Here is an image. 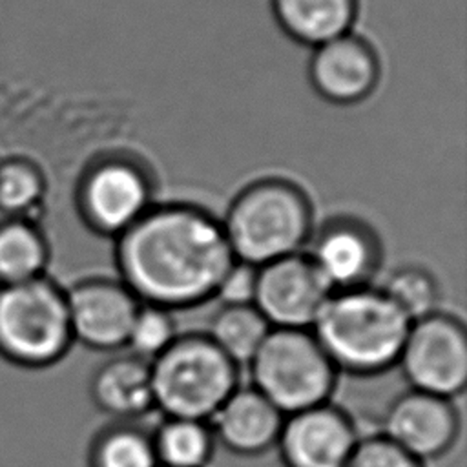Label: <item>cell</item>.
<instances>
[{"mask_svg": "<svg viewBox=\"0 0 467 467\" xmlns=\"http://www.w3.org/2000/svg\"><path fill=\"white\" fill-rule=\"evenodd\" d=\"M119 279L146 305L170 312L201 306L235 261L223 226L208 210L186 204H153L115 237Z\"/></svg>", "mask_w": 467, "mask_h": 467, "instance_id": "6da1fadb", "label": "cell"}, {"mask_svg": "<svg viewBox=\"0 0 467 467\" xmlns=\"http://www.w3.org/2000/svg\"><path fill=\"white\" fill-rule=\"evenodd\" d=\"M409 317L379 286L330 292L314 325V337L337 372L378 376L398 363Z\"/></svg>", "mask_w": 467, "mask_h": 467, "instance_id": "7a4b0ae2", "label": "cell"}, {"mask_svg": "<svg viewBox=\"0 0 467 467\" xmlns=\"http://www.w3.org/2000/svg\"><path fill=\"white\" fill-rule=\"evenodd\" d=\"M221 226L237 261L263 266L305 252L314 234V212L297 184L261 179L235 195Z\"/></svg>", "mask_w": 467, "mask_h": 467, "instance_id": "3957f363", "label": "cell"}, {"mask_svg": "<svg viewBox=\"0 0 467 467\" xmlns=\"http://www.w3.org/2000/svg\"><path fill=\"white\" fill-rule=\"evenodd\" d=\"M150 372L153 403L164 418L208 421L239 387V367L204 332L179 334Z\"/></svg>", "mask_w": 467, "mask_h": 467, "instance_id": "277c9868", "label": "cell"}, {"mask_svg": "<svg viewBox=\"0 0 467 467\" xmlns=\"http://www.w3.org/2000/svg\"><path fill=\"white\" fill-rule=\"evenodd\" d=\"M246 367L252 387L283 416L328 403L337 381L310 328H272Z\"/></svg>", "mask_w": 467, "mask_h": 467, "instance_id": "5b68a950", "label": "cell"}, {"mask_svg": "<svg viewBox=\"0 0 467 467\" xmlns=\"http://www.w3.org/2000/svg\"><path fill=\"white\" fill-rule=\"evenodd\" d=\"M73 345L66 290L47 275L0 286V356L44 368Z\"/></svg>", "mask_w": 467, "mask_h": 467, "instance_id": "8992f818", "label": "cell"}, {"mask_svg": "<svg viewBox=\"0 0 467 467\" xmlns=\"http://www.w3.org/2000/svg\"><path fill=\"white\" fill-rule=\"evenodd\" d=\"M75 202L91 232L115 239L155 204L153 181L140 162L109 155L82 173Z\"/></svg>", "mask_w": 467, "mask_h": 467, "instance_id": "52a82bcc", "label": "cell"}, {"mask_svg": "<svg viewBox=\"0 0 467 467\" xmlns=\"http://www.w3.org/2000/svg\"><path fill=\"white\" fill-rule=\"evenodd\" d=\"M396 365L410 389L454 400L467 383L463 323L440 310L412 321Z\"/></svg>", "mask_w": 467, "mask_h": 467, "instance_id": "ba28073f", "label": "cell"}, {"mask_svg": "<svg viewBox=\"0 0 467 467\" xmlns=\"http://www.w3.org/2000/svg\"><path fill=\"white\" fill-rule=\"evenodd\" d=\"M305 254L330 292L368 286L381 265L379 237L352 217L327 221L312 234Z\"/></svg>", "mask_w": 467, "mask_h": 467, "instance_id": "9c48e42d", "label": "cell"}, {"mask_svg": "<svg viewBox=\"0 0 467 467\" xmlns=\"http://www.w3.org/2000/svg\"><path fill=\"white\" fill-rule=\"evenodd\" d=\"M328 294L305 252L257 266L254 306L272 328H310Z\"/></svg>", "mask_w": 467, "mask_h": 467, "instance_id": "30bf717a", "label": "cell"}, {"mask_svg": "<svg viewBox=\"0 0 467 467\" xmlns=\"http://www.w3.org/2000/svg\"><path fill=\"white\" fill-rule=\"evenodd\" d=\"M73 343L93 350H119L140 301L120 279L89 277L66 290Z\"/></svg>", "mask_w": 467, "mask_h": 467, "instance_id": "8fae6325", "label": "cell"}, {"mask_svg": "<svg viewBox=\"0 0 467 467\" xmlns=\"http://www.w3.org/2000/svg\"><path fill=\"white\" fill-rule=\"evenodd\" d=\"M460 429L462 420L452 400L409 389L387 407L381 434L425 463L443 456L456 443Z\"/></svg>", "mask_w": 467, "mask_h": 467, "instance_id": "7c38bea8", "label": "cell"}, {"mask_svg": "<svg viewBox=\"0 0 467 467\" xmlns=\"http://www.w3.org/2000/svg\"><path fill=\"white\" fill-rule=\"evenodd\" d=\"M358 440L352 418L328 401L285 416L275 449L285 467H345Z\"/></svg>", "mask_w": 467, "mask_h": 467, "instance_id": "4fadbf2b", "label": "cell"}, {"mask_svg": "<svg viewBox=\"0 0 467 467\" xmlns=\"http://www.w3.org/2000/svg\"><path fill=\"white\" fill-rule=\"evenodd\" d=\"M381 75L374 47L354 33H345L317 47L308 62V78L314 91L325 100L350 106L365 100Z\"/></svg>", "mask_w": 467, "mask_h": 467, "instance_id": "5bb4252c", "label": "cell"}, {"mask_svg": "<svg viewBox=\"0 0 467 467\" xmlns=\"http://www.w3.org/2000/svg\"><path fill=\"white\" fill-rule=\"evenodd\" d=\"M285 416L252 385L237 387L208 420L215 443L237 456H259L275 447Z\"/></svg>", "mask_w": 467, "mask_h": 467, "instance_id": "9a60e30c", "label": "cell"}, {"mask_svg": "<svg viewBox=\"0 0 467 467\" xmlns=\"http://www.w3.org/2000/svg\"><path fill=\"white\" fill-rule=\"evenodd\" d=\"M95 407L117 421H135L155 409L150 363L120 354L106 359L89 379Z\"/></svg>", "mask_w": 467, "mask_h": 467, "instance_id": "2e32d148", "label": "cell"}, {"mask_svg": "<svg viewBox=\"0 0 467 467\" xmlns=\"http://www.w3.org/2000/svg\"><path fill=\"white\" fill-rule=\"evenodd\" d=\"M272 9L290 38L317 47L352 31L358 0H272Z\"/></svg>", "mask_w": 467, "mask_h": 467, "instance_id": "e0dca14e", "label": "cell"}, {"mask_svg": "<svg viewBox=\"0 0 467 467\" xmlns=\"http://www.w3.org/2000/svg\"><path fill=\"white\" fill-rule=\"evenodd\" d=\"M49 254L36 219L0 217V286L46 275Z\"/></svg>", "mask_w": 467, "mask_h": 467, "instance_id": "ac0fdd59", "label": "cell"}, {"mask_svg": "<svg viewBox=\"0 0 467 467\" xmlns=\"http://www.w3.org/2000/svg\"><path fill=\"white\" fill-rule=\"evenodd\" d=\"M270 330L254 305H221L204 334L237 367H246Z\"/></svg>", "mask_w": 467, "mask_h": 467, "instance_id": "d6986e66", "label": "cell"}, {"mask_svg": "<svg viewBox=\"0 0 467 467\" xmlns=\"http://www.w3.org/2000/svg\"><path fill=\"white\" fill-rule=\"evenodd\" d=\"M151 441L159 467H206L215 449L208 421L192 418H164Z\"/></svg>", "mask_w": 467, "mask_h": 467, "instance_id": "ffe728a7", "label": "cell"}, {"mask_svg": "<svg viewBox=\"0 0 467 467\" xmlns=\"http://www.w3.org/2000/svg\"><path fill=\"white\" fill-rule=\"evenodd\" d=\"M89 467H159L151 432L133 421H117L97 432L88 452Z\"/></svg>", "mask_w": 467, "mask_h": 467, "instance_id": "44dd1931", "label": "cell"}, {"mask_svg": "<svg viewBox=\"0 0 467 467\" xmlns=\"http://www.w3.org/2000/svg\"><path fill=\"white\" fill-rule=\"evenodd\" d=\"M46 192V175L33 159L11 155L0 161V217L35 219Z\"/></svg>", "mask_w": 467, "mask_h": 467, "instance_id": "7402d4cb", "label": "cell"}, {"mask_svg": "<svg viewBox=\"0 0 467 467\" xmlns=\"http://www.w3.org/2000/svg\"><path fill=\"white\" fill-rule=\"evenodd\" d=\"M379 288L410 323L438 310L440 285L425 266L403 265L390 272Z\"/></svg>", "mask_w": 467, "mask_h": 467, "instance_id": "603a6c76", "label": "cell"}, {"mask_svg": "<svg viewBox=\"0 0 467 467\" xmlns=\"http://www.w3.org/2000/svg\"><path fill=\"white\" fill-rule=\"evenodd\" d=\"M177 336V321L173 312L140 303L131 321L126 347L130 348V354L151 363L173 343Z\"/></svg>", "mask_w": 467, "mask_h": 467, "instance_id": "cb8c5ba5", "label": "cell"}, {"mask_svg": "<svg viewBox=\"0 0 467 467\" xmlns=\"http://www.w3.org/2000/svg\"><path fill=\"white\" fill-rule=\"evenodd\" d=\"M345 467H423V463L379 432L359 436Z\"/></svg>", "mask_w": 467, "mask_h": 467, "instance_id": "d4e9b609", "label": "cell"}, {"mask_svg": "<svg viewBox=\"0 0 467 467\" xmlns=\"http://www.w3.org/2000/svg\"><path fill=\"white\" fill-rule=\"evenodd\" d=\"M255 283L257 266L235 259L223 275L213 299H219L221 305H254Z\"/></svg>", "mask_w": 467, "mask_h": 467, "instance_id": "484cf974", "label": "cell"}]
</instances>
